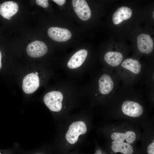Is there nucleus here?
Instances as JSON below:
<instances>
[{"label":"nucleus","mask_w":154,"mask_h":154,"mask_svg":"<svg viewBox=\"0 0 154 154\" xmlns=\"http://www.w3.org/2000/svg\"><path fill=\"white\" fill-rule=\"evenodd\" d=\"M87 130L84 122L82 121L72 123L69 126L66 135L67 141L70 144H74L77 141L79 136L85 133Z\"/></svg>","instance_id":"1"},{"label":"nucleus","mask_w":154,"mask_h":154,"mask_svg":"<svg viewBox=\"0 0 154 154\" xmlns=\"http://www.w3.org/2000/svg\"><path fill=\"white\" fill-rule=\"evenodd\" d=\"M63 96L58 91H53L46 94L44 98L45 104L49 109L53 112H58L62 108Z\"/></svg>","instance_id":"2"},{"label":"nucleus","mask_w":154,"mask_h":154,"mask_svg":"<svg viewBox=\"0 0 154 154\" xmlns=\"http://www.w3.org/2000/svg\"><path fill=\"white\" fill-rule=\"evenodd\" d=\"M121 110L125 115L133 117L141 116L143 112V106L138 103L129 100L124 101L121 106Z\"/></svg>","instance_id":"3"},{"label":"nucleus","mask_w":154,"mask_h":154,"mask_svg":"<svg viewBox=\"0 0 154 154\" xmlns=\"http://www.w3.org/2000/svg\"><path fill=\"white\" fill-rule=\"evenodd\" d=\"M124 74L130 77L139 75L141 71V65L137 60L132 58L125 60L121 64Z\"/></svg>","instance_id":"4"},{"label":"nucleus","mask_w":154,"mask_h":154,"mask_svg":"<svg viewBox=\"0 0 154 154\" xmlns=\"http://www.w3.org/2000/svg\"><path fill=\"white\" fill-rule=\"evenodd\" d=\"M48 51L46 44L43 42L37 40L33 42L27 46L26 51L30 57L34 58L40 57Z\"/></svg>","instance_id":"5"},{"label":"nucleus","mask_w":154,"mask_h":154,"mask_svg":"<svg viewBox=\"0 0 154 154\" xmlns=\"http://www.w3.org/2000/svg\"><path fill=\"white\" fill-rule=\"evenodd\" d=\"M72 3L74 10L79 18L85 21L90 18L91 10L85 0H73Z\"/></svg>","instance_id":"6"},{"label":"nucleus","mask_w":154,"mask_h":154,"mask_svg":"<svg viewBox=\"0 0 154 154\" xmlns=\"http://www.w3.org/2000/svg\"><path fill=\"white\" fill-rule=\"evenodd\" d=\"M39 86V80L38 75L33 72L29 74L24 78L22 88L24 92L28 94L35 92Z\"/></svg>","instance_id":"7"},{"label":"nucleus","mask_w":154,"mask_h":154,"mask_svg":"<svg viewBox=\"0 0 154 154\" xmlns=\"http://www.w3.org/2000/svg\"><path fill=\"white\" fill-rule=\"evenodd\" d=\"M47 33L52 39L59 42L66 41L69 40L72 36L71 32L68 29L57 27L50 28Z\"/></svg>","instance_id":"8"},{"label":"nucleus","mask_w":154,"mask_h":154,"mask_svg":"<svg viewBox=\"0 0 154 154\" xmlns=\"http://www.w3.org/2000/svg\"><path fill=\"white\" fill-rule=\"evenodd\" d=\"M137 40L138 49L141 52L148 54L153 51L154 47L153 42L149 35L141 34L137 37Z\"/></svg>","instance_id":"9"},{"label":"nucleus","mask_w":154,"mask_h":154,"mask_svg":"<svg viewBox=\"0 0 154 154\" xmlns=\"http://www.w3.org/2000/svg\"><path fill=\"white\" fill-rule=\"evenodd\" d=\"M98 81L99 90L101 94L107 95L112 93L114 89L115 83L110 75L106 74L102 75Z\"/></svg>","instance_id":"10"},{"label":"nucleus","mask_w":154,"mask_h":154,"mask_svg":"<svg viewBox=\"0 0 154 154\" xmlns=\"http://www.w3.org/2000/svg\"><path fill=\"white\" fill-rule=\"evenodd\" d=\"M18 4L13 1L5 2L0 5V14L4 18L11 19V17L18 12Z\"/></svg>","instance_id":"11"},{"label":"nucleus","mask_w":154,"mask_h":154,"mask_svg":"<svg viewBox=\"0 0 154 154\" xmlns=\"http://www.w3.org/2000/svg\"><path fill=\"white\" fill-rule=\"evenodd\" d=\"M132 15V11L130 8L124 6L118 8L113 14V22L115 25L119 24L130 18Z\"/></svg>","instance_id":"12"},{"label":"nucleus","mask_w":154,"mask_h":154,"mask_svg":"<svg viewBox=\"0 0 154 154\" xmlns=\"http://www.w3.org/2000/svg\"><path fill=\"white\" fill-rule=\"evenodd\" d=\"M88 51L85 49H81L76 52L71 57L67 63L68 67L74 69L80 66L86 60Z\"/></svg>","instance_id":"13"},{"label":"nucleus","mask_w":154,"mask_h":154,"mask_svg":"<svg viewBox=\"0 0 154 154\" xmlns=\"http://www.w3.org/2000/svg\"><path fill=\"white\" fill-rule=\"evenodd\" d=\"M111 138L115 141L124 142L125 140L126 143L130 144L135 140L136 135L134 131H129L125 133H113L111 135Z\"/></svg>","instance_id":"14"},{"label":"nucleus","mask_w":154,"mask_h":154,"mask_svg":"<svg viewBox=\"0 0 154 154\" xmlns=\"http://www.w3.org/2000/svg\"><path fill=\"white\" fill-rule=\"evenodd\" d=\"M105 61L110 66L116 67L119 65L123 59L122 54L119 52L109 51L104 56Z\"/></svg>","instance_id":"15"},{"label":"nucleus","mask_w":154,"mask_h":154,"mask_svg":"<svg viewBox=\"0 0 154 154\" xmlns=\"http://www.w3.org/2000/svg\"><path fill=\"white\" fill-rule=\"evenodd\" d=\"M111 148L115 153L120 152L124 154H132L133 152L132 146L126 142L113 141Z\"/></svg>","instance_id":"16"},{"label":"nucleus","mask_w":154,"mask_h":154,"mask_svg":"<svg viewBox=\"0 0 154 154\" xmlns=\"http://www.w3.org/2000/svg\"><path fill=\"white\" fill-rule=\"evenodd\" d=\"M47 0H37L36 2L37 4L43 8H47L48 7V3Z\"/></svg>","instance_id":"17"},{"label":"nucleus","mask_w":154,"mask_h":154,"mask_svg":"<svg viewBox=\"0 0 154 154\" xmlns=\"http://www.w3.org/2000/svg\"><path fill=\"white\" fill-rule=\"evenodd\" d=\"M147 152L148 154H154V141L148 146Z\"/></svg>","instance_id":"18"},{"label":"nucleus","mask_w":154,"mask_h":154,"mask_svg":"<svg viewBox=\"0 0 154 154\" xmlns=\"http://www.w3.org/2000/svg\"><path fill=\"white\" fill-rule=\"evenodd\" d=\"M53 1L60 6L63 5L66 1L65 0H53Z\"/></svg>","instance_id":"19"},{"label":"nucleus","mask_w":154,"mask_h":154,"mask_svg":"<svg viewBox=\"0 0 154 154\" xmlns=\"http://www.w3.org/2000/svg\"><path fill=\"white\" fill-rule=\"evenodd\" d=\"M2 60V54L0 51V70L1 69L2 67V64L1 62Z\"/></svg>","instance_id":"20"},{"label":"nucleus","mask_w":154,"mask_h":154,"mask_svg":"<svg viewBox=\"0 0 154 154\" xmlns=\"http://www.w3.org/2000/svg\"><path fill=\"white\" fill-rule=\"evenodd\" d=\"M96 153L98 154H101L102 151L100 150H98L96 151Z\"/></svg>","instance_id":"21"},{"label":"nucleus","mask_w":154,"mask_h":154,"mask_svg":"<svg viewBox=\"0 0 154 154\" xmlns=\"http://www.w3.org/2000/svg\"><path fill=\"white\" fill-rule=\"evenodd\" d=\"M154 11H153V18H154Z\"/></svg>","instance_id":"22"},{"label":"nucleus","mask_w":154,"mask_h":154,"mask_svg":"<svg viewBox=\"0 0 154 154\" xmlns=\"http://www.w3.org/2000/svg\"><path fill=\"white\" fill-rule=\"evenodd\" d=\"M35 74H36L37 75H38V73L37 72H36L35 73Z\"/></svg>","instance_id":"23"},{"label":"nucleus","mask_w":154,"mask_h":154,"mask_svg":"<svg viewBox=\"0 0 154 154\" xmlns=\"http://www.w3.org/2000/svg\"><path fill=\"white\" fill-rule=\"evenodd\" d=\"M0 154H2L0 152Z\"/></svg>","instance_id":"24"},{"label":"nucleus","mask_w":154,"mask_h":154,"mask_svg":"<svg viewBox=\"0 0 154 154\" xmlns=\"http://www.w3.org/2000/svg\"><path fill=\"white\" fill-rule=\"evenodd\" d=\"M95 154H96V153H95Z\"/></svg>","instance_id":"25"}]
</instances>
